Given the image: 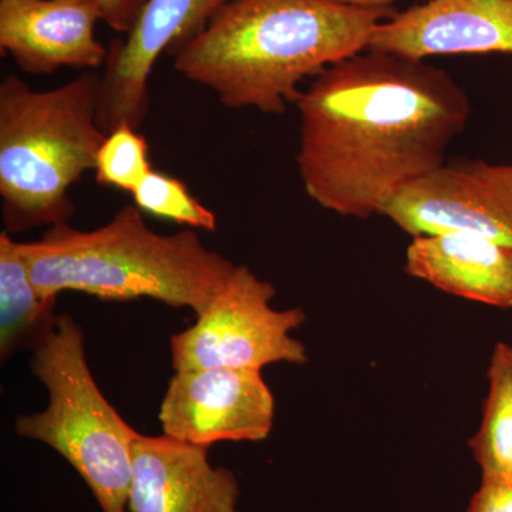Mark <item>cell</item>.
Instances as JSON below:
<instances>
[{"instance_id":"cell-1","label":"cell","mask_w":512,"mask_h":512,"mask_svg":"<svg viewBox=\"0 0 512 512\" xmlns=\"http://www.w3.org/2000/svg\"><path fill=\"white\" fill-rule=\"evenodd\" d=\"M306 194L343 217L382 215L407 185L444 165L470 101L424 60L357 53L329 66L295 104Z\"/></svg>"},{"instance_id":"cell-2","label":"cell","mask_w":512,"mask_h":512,"mask_svg":"<svg viewBox=\"0 0 512 512\" xmlns=\"http://www.w3.org/2000/svg\"><path fill=\"white\" fill-rule=\"evenodd\" d=\"M393 8L330 0H229L174 55V69L228 109L284 114L303 80L367 50Z\"/></svg>"},{"instance_id":"cell-3","label":"cell","mask_w":512,"mask_h":512,"mask_svg":"<svg viewBox=\"0 0 512 512\" xmlns=\"http://www.w3.org/2000/svg\"><path fill=\"white\" fill-rule=\"evenodd\" d=\"M40 295L82 292L103 301L153 299L200 315L227 284L237 264L202 244L191 229L158 234L136 205L120 208L107 224L82 231L47 228L19 242Z\"/></svg>"},{"instance_id":"cell-4","label":"cell","mask_w":512,"mask_h":512,"mask_svg":"<svg viewBox=\"0 0 512 512\" xmlns=\"http://www.w3.org/2000/svg\"><path fill=\"white\" fill-rule=\"evenodd\" d=\"M100 74L55 89L18 76L0 82V198L9 234L66 224L76 214L70 188L94 171L107 134L99 126Z\"/></svg>"},{"instance_id":"cell-5","label":"cell","mask_w":512,"mask_h":512,"mask_svg":"<svg viewBox=\"0 0 512 512\" xmlns=\"http://www.w3.org/2000/svg\"><path fill=\"white\" fill-rule=\"evenodd\" d=\"M47 390L43 412L16 417L15 431L56 451L82 477L103 512H127L134 430L101 393L87 362L84 333L59 315L56 332L32 353Z\"/></svg>"},{"instance_id":"cell-6","label":"cell","mask_w":512,"mask_h":512,"mask_svg":"<svg viewBox=\"0 0 512 512\" xmlns=\"http://www.w3.org/2000/svg\"><path fill=\"white\" fill-rule=\"evenodd\" d=\"M275 295L271 282L237 265L194 325L171 336L174 372L212 367L262 372L276 363L305 365L308 350L292 332L305 323L306 313L275 309Z\"/></svg>"},{"instance_id":"cell-7","label":"cell","mask_w":512,"mask_h":512,"mask_svg":"<svg viewBox=\"0 0 512 512\" xmlns=\"http://www.w3.org/2000/svg\"><path fill=\"white\" fill-rule=\"evenodd\" d=\"M382 215L413 238L464 231L512 248V165H441L404 187Z\"/></svg>"},{"instance_id":"cell-8","label":"cell","mask_w":512,"mask_h":512,"mask_svg":"<svg viewBox=\"0 0 512 512\" xmlns=\"http://www.w3.org/2000/svg\"><path fill=\"white\" fill-rule=\"evenodd\" d=\"M165 436L211 447L221 441H264L275 420V397L261 370L175 372L158 412Z\"/></svg>"},{"instance_id":"cell-9","label":"cell","mask_w":512,"mask_h":512,"mask_svg":"<svg viewBox=\"0 0 512 512\" xmlns=\"http://www.w3.org/2000/svg\"><path fill=\"white\" fill-rule=\"evenodd\" d=\"M229 0H146L124 40L109 46L100 74L99 126L140 130L150 110V77L163 53L175 55Z\"/></svg>"},{"instance_id":"cell-10","label":"cell","mask_w":512,"mask_h":512,"mask_svg":"<svg viewBox=\"0 0 512 512\" xmlns=\"http://www.w3.org/2000/svg\"><path fill=\"white\" fill-rule=\"evenodd\" d=\"M367 50L413 60L512 53V0H426L380 23Z\"/></svg>"},{"instance_id":"cell-11","label":"cell","mask_w":512,"mask_h":512,"mask_svg":"<svg viewBox=\"0 0 512 512\" xmlns=\"http://www.w3.org/2000/svg\"><path fill=\"white\" fill-rule=\"evenodd\" d=\"M210 447L138 433L127 512H239L237 476L208 460Z\"/></svg>"},{"instance_id":"cell-12","label":"cell","mask_w":512,"mask_h":512,"mask_svg":"<svg viewBox=\"0 0 512 512\" xmlns=\"http://www.w3.org/2000/svg\"><path fill=\"white\" fill-rule=\"evenodd\" d=\"M99 22L94 0H0V52L29 74L103 69L109 47L97 40Z\"/></svg>"},{"instance_id":"cell-13","label":"cell","mask_w":512,"mask_h":512,"mask_svg":"<svg viewBox=\"0 0 512 512\" xmlns=\"http://www.w3.org/2000/svg\"><path fill=\"white\" fill-rule=\"evenodd\" d=\"M404 272L440 291L497 308H512V248L473 232L414 237Z\"/></svg>"},{"instance_id":"cell-14","label":"cell","mask_w":512,"mask_h":512,"mask_svg":"<svg viewBox=\"0 0 512 512\" xmlns=\"http://www.w3.org/2000/svg\"><path fill=\"white\" fill-rule=\"evenodd\" d=\"M57 298H45L30 278L19 242L0 232V359L35 353L56 332Z\"/></svg>"},{"instance_id":"cell-15","label":"cell","mask_w":512,"mask_h":512,"mask_svg":"<svg viewBox=\"0 0 512 512\" xmlns=\"http://www.w3.org/2000/svg\"><path fill=\"white\" fill-rule=\"evenodd\" d=\"M487 376L483 420L468 446L483 481L512 484V346H494Z\"/></svg>"},{"instance_id":"cell-16","label":"cell","mask_w":512,"mask_h":512,"mask_svg":"<svg viewBox=\"0 0 512 512\" xmlns=\"http://www.w3.org/2000/svg\"><path fill=\"white\" fill-rule=\"evenodd\" d=\"M131 195L134 205L144 214L191 229H217V215L198 201L183 181L171 175L153 170Z\"/></svg>"},{"instance_id":"cell-17","label":"cell","mask_w":512,"mask_h":512,"mask_svg":"<svg viewBox=\"0 0 512 512\" xmlns=\"http://www.w3.org/2000/svg\"><path fill=\"white\" fill-rule=\"evenodd\" d=\"M151 171L148 143L140 130L123 124L107 134L94 167L97 183L133 194Z\"/></svg>"},{"instance_id":"cell-18","label":"cell","mask_w":512,"mask_h":512,"mask_svg":"<svg viewBox=\"0 0 512 512\" xmlns=\"http://www.w3.org/2000/svg\"><path fill=\"white\" fill-rule=\"evenodd\" d=\"M101 19L119 33L130 32L146 0H94Z\"/></svg>"},{"instance_id":"cell-19","label":"cell","mask_w":512,"mask_h":512,"mask_svg":"<svg viewBox=\"0 0 512 512\" xmlns=\"http://www.w3.org/2000/svg\"><path fill=\"white\" fill-rule=\"evenodd\" d=\"M467 512H512V484L481 481Z\"/></svg>"},{"instance_id":"cell-20","label":"cell","mask_w":512,"mask_h":512,"mask_svg":"<svg viewBox=\"0 0 512 512\" xmlns=\"http://www.w3.org/2000/svg\"><path fill=\"white\" fill-rule=\"evenodd\" d=\"M342 5L359 6V8H392L396 0H330Z\"/></svg>"}]
</instances>
